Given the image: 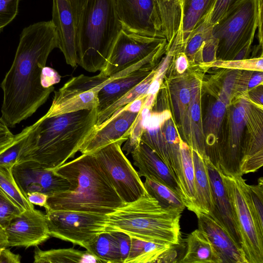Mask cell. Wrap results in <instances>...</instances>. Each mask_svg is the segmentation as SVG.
I'll list each match as a JSON object with an SVG mask.
<instances>
[{
    "label": "cell",
    "mask_w": 263,
    "mask_h": 263,
    "mask_svg": "<svg viewBox=\"0 0 263 263\" xmlns=\"http://www.w3.org/2000/svg\"><path fill=\"white\" fill-rule=\"evenodd\" d=\"M115 3L123 29L144 36L164 38L156 0H115Z\"/></svg>",
    "instance_id": "cell-12"
},
{
    "label": "cell",
    "mask_w": 263,
    "mask_h": 263,
    "mask_svg": "<svg viewBox=\"0 0 263 263\" xmlns=\"http://www.w3.org/2000/svg\"><path fill=\"white\" fill-rule=\"evenodd\" d=\"M109 77L99 74L72 77L54 91L51 105L46 114L56 115L97 108L99 86Z\"/></svg>",
    "instance_id": "cell-11"
},
{
    "label": "cell",
    "mask_w": 263,
    "mask_h": 263,
    "mask_svg": "<svg viewBox=\"0 0 263 263\" xmlns=\"http://www.w3.org/2000/svg\"><path fill=\"white\" fill-rule=\"evenodd\" d=\"M31 129V125L25 128L15 135L12 144L0 153V167L12 170L16 164L25 139Z\"/></svg>",
    "instance_id": "cell-35"
},
{
    "label": "cell",
    "mask_w": 263,
    "mask_h": 263,
    "mask_svg": "<svg viewBox=\"0 0 263 263\" xmlns=\"http://www.w3.org/2000/svg\"><path fill=\"white\" fill-rule=\"evenodd\" d=\"M14 179L25 196L28 193L39 192L48 197L69 189L70 184L53 170H49L33 161L16 163L11 170Z\"/></svg>",
    "instance_id": "cell-13"
},
{
    "label": "cell",
    "mask_w": 263,
    "mask_h": 263,
    "mask_svg": "<svg viewBox=\"0 0 263 263\" xmlns=\"http://www.w3.org/2000/svg\"><path fill=\"white\" fill-rule=\"evenodd\" d=\"M219 64L229 68L256 69L261 71L263 69V60L262 58L246 60H232L223 62L219 63Z\"/></svg>",
    "instance_id": "cell-39"
},
{
    "label": "cell",
    "mask_w": 263,
    "mask_h": 263,
    "mask_svg": "<svg viewBox=\"0 0 263 263\" xmlns=\"http://www.w3.org/2000/svg\"><path fill=\"white\" fill-rule=\"evenodd\" d=\"M21 258L19 254H14L10 249L4 248L0 255V263H20Z\"/></svg>",
    "instance_id": "cell-46"
},
{
    "label": "cell",
    "mask_w": 263,
    "mask_h": 263,
    "mask_svg": "<svg viewBox=\"0 0 263 263\" xmlns=\"http://www.w3.org/2000/svg\"><path fill=\"white\" fill-rule=\"evenodd\" d=\"M172 246L132 238L129 252L125 263L156 262L158 257Z\"/></svg>",
    "instance_id": "cell-27"
},
{
    "label": "cell",
    "mask_w": 263,
    "mask_h": 263,
    "mask_svg": "<svg viewBox=\"0 0 263 263\" xmlns=\"http://www.w3.org/2000/svg\"><path fill=\"white\" fill-rule=\"evenodd\" d=\"M131 155L134 165L139 169L137 173L140 177L148 178L165 185L181 197V190L176 178L153 149L141 141Z\"/></svg>",
    "instance_id": "cell-19"
},
{
    "label": "cell",
    "mask_w": 263,
    "mask_h": 263,
    "mask_svg": "<svg viewBox=\"0 0 263 263\" xmlns=\"http://www.w3.org/2000/svg\"><path fill=\"white\" fill-rule=\"evenodd\" d=\"M172 246L169 249L164 252L157 259L156 262H177L176 258L177 252L174 250V247Z\"/></svg>",
    "instance_id": "cell-47"
},
{
    "label": "cell",
    "mask_w": 263,
    "mask_h": 263,
    "mask_svg": "<svg viewBox=\"0 0 263 263\" xmlns=\"http://www.w3.org/2000/svg\"><path fill=\"white\" fill-rule=\"evenodd\" d=\"M161 81L155 79V78L151 83L148 89L147 95L156 96L158 92L160 87Z\"/></svg>",
    "instance_id": "cell-50"
},
{
    "label": "cell",
    "mask_w": 263,
    "mask_h": 263,
    "mask_svg": "<svg viewBox=\"0 0 263 263\" xmlns=\"http://www.w3.org/2000/svg\"><path fill=\"white\" fill-rule=\"evenodd\" d=\"M180 159L182 178V199L191 211L195 196V171L192 148L184 142L179 143Z\"/></svg>",
    "instance_id": "cell-26"
},
{
    "label": "cell",
    "mask_w": 263,
    "mask_h": 263,
    "mask_svg": "<svg viewBox=\"0 0 263 263\" xmlns=\"http://www.w3.org/2000/svg\"><path fill=\"white\" fill-rule=\"evenodd\" d=\"M139 112L130 110L127 105L118 110L108 119L95 127L81 146L82 154H91L120 140L126 141Z\"/></svg>",
    "instance_id": "cell-16"
},
{
    "label": "cell",
    "mask_w": 263,
    "mask_h": 263,
    "mask_svg": "<svg viewBox=\"0 0 263 263\" xmlns=\"http://www.w3.org/2000/svg\"><path fill=\"white\" fill-rule=\"evenodd\" d=\"M122 29L115 0H78V65L102 70Z\"/></svg>",
    "instance_id": "cell-4"
},
{
    "label": "cell",
    "mask_w": 263,
    "mask_h": 263,
    "mask_svg": "<svg viewBox=\"0 0 263 263\" xmlns=\"http://www.w3.org/2000/svg\"><path fill=\"white\" fill-rule=\"evenodd\" d=\"M58 47V34L51 21L23 29L12 65L1 84L2 118L9 127L31 117L54 91L53 86L43 87L40 78L49 54Z\"/></svg>",
    "instance_id": "cell-1"
},
{
    "label": "cell",
    "mask_w": 263,
    "mask_h": 263,
    "mask_svg": "<svg viewBox=\"0 0 263 263\" xmlns=\"http://www.w3.org/2000/svg\"><path fill=\"white\" fill-rule=\"evenodd\" d=\"M239 0H217L210 15L209 23L212 26L216 24L228 11Z\"/></svg>",
    "instance_id": "cell-38"
},
{
    "label": "cell",
    "mask_w": 263,
    "mask_h": 263,
    "mask_svg": "<svg viewBox=\"0 0 263 263\" xmlns=\"http://www.w3.org/2000/svg\"><path fill=\"white\" fill-rule=\"evenodd\" d=\"M195 178V196L191 211L210 214L212 209L211 185L204 158L192 149Z\"/></svg>",
    "instance_id": "cell-23"
},
{
    "label": "cell",
    "mask_w": 263,
    "mask_h": 263,
    "mask_svg": "<svg viewBox=\"0 0 263 263\" xmlns=\"http://www.w3.org/2000/svg\"><path fill=\"white\" fill-rule=\"evenodd\" d=\"M70 183L69 190L48 197L46 210L108 214L125 202L93 154H82L54 170Z\"/></svg>",
    "instance_id": "cell-3"
},
{
    "label": "cell",
    "mask_w": 263,
    "mask_h": 263,
    "mask_svg": "<svg viewBox=\"0 0 263 263\" xmlns=\"http://www.w3.org/2000/svg\"><path fill=\"white\" fill-rule=\"evenodd\" d=\"M97 108L70 113L46 114L31 125L17 163L33 161L55 170L73 158L95 128Z\"/></svg>",
    "instance_id": "cell-2"
},
{
    "label": "cell",
    "mask_w": 263,
    "mask_h": 263,
    "mask_svg": "<svg viewBox=\"0 0 263 263\" xmlns=\"http://www.w3.org/2000/svg\"><path fill=\"white\" fill-rule=\"evenodd\" d=\"M21 0H0V34L18 13Z\"/></svg>",
    "instance_id": "cell-37"
},
{
    "label": "cell",
    "mask_w": 263,
    "mask_h": 263,
    "mask_svg": "<svg viewBox=\"0 0 263 263\" xmlns=\"http://www.w3.org/2000/svg\"><path fill=\"white\" fill-rule=\"evenodd\" d=\"M33 258L34 263H102L90 252L71 248L42 250L36 246Z\"/></svg>",
    "instance_id": "cell-25"
},
{
    "label": "cell",
    "mask_w": 263,
    "mask_h": 263,
    "mask_svg": "<svg viewBox=\"0 0 263 263\" xmlns=\"http://www.w3.org/2000/svg\"><path fill=\"white\" fill-rule=\"evenodd\" d=\"M182 212L163 208L147 193L107 214V224L110 232L120 231L132 238L177 246L181 238Z\"/></svg>",
    "instance_id": "cell-5"
},
{
    "label": "cell",
    "mask_w": 263,
    "mask_h": 263,
    "mask_svg": "<svg viewBox=\"0 0 263 263\" xmlns=\"http://www.w3.org/2000/svg\"><path fill=\"white\" fill-rule=\"evenodd\" d=\"M143 184L146 192L163 208L181 212L186 208L181 196L166 185L148 178Z\"/></svg>",
    "instance_id": "cell-30"
},
{
    "label": "cell",
    "mask_w": 263,
    "mask_h": 263,
    "mask_svg": "<svg viewBox=\"0 0 263 263\" xmlns=\"http://www.w3.org/2000/svg\"><path fill=\"white\" fill-rule=\"evenodd\" d=\"M26 197L30 203L45 208L47 205L48 196L41 192H32L28 193Z\"/></svg>",
    "instance_id": "cell-45"
},
{
    "label": "cell",
    "mask_w": 263,
    "mask_h": 263,
    "mask_svg": "<svg viewBox=\"0 0 263 263\" xmlns=\"http://www.w3.org/2000/svg\"><path fill=\"white\" fill-rule=\"evenodd\" d=\"M8 242L5 228L0 224V247L7 248Z\"/></svg>",
    "instance_id": "cell-52"
},
{
    "label": "cell",
    "mask_w": 263,
    "mask_h": 263,
    "mask_svg": "<svg viewBox=\"0 0 263 263\" xmlns=\"http://www.w3.org/2000/svg\"><path fill=\"white\" fill-rule=\"evenodd\" d=\"M186 252L179 262L220 263L218 257L207 237L199 230L190 233Z\"/></svg>",
    "instance_id": "cell-24"
},
{
    "label": "cell",
    "mask_w": 263,
    "mask_h": 263,
    "mask_svg": "<svg viewBox=\"0 0 263 263\" xmlns=\"http://www.w3.org/2000/svg\"><path fill=\"white\" fill-rule=\"evenodd\" d=\"M15 135L10 130L4 121L0 118V153L9 147L13 142Z\"/></svg>",
    "instance_id": "cell-44"
},
{
    "label": "cell",
    "mask_w": 263,
    "mask_h": 263,
    "mask_svg": "<svg viewBox=\"0 0 263 263\" xmlns=\"http://www.w3.org/2000/svg\"><path fill=\"white\" fill-rule=\"evenodd\" d=\"M217 0H179L182 46L204 21L209 19Z\"/></svg>",
    "instance_id": "cell-22"
},
{
    "label": "cell",
    "mask_w": 263,
    "mask_h": 263,
    "mask_svg": "<svg viewBox=\"0 0 263 263\" xmlns=\"http://www.w3.org/2000/svg\"><path fill=\"white\" fill-rule=\"evenodd\" d=\"M263 75L261 71L256 72L249 79L247 84L248 89L253 88L262 83Z\"/></svg>",
    "instance_id": "cell-49"
},
{
    "label": "cell",
    "mask_w": 263,
    "mask_h": 263,
    "mask_svg": "<svg viewBox=\"0 0 263 263\" xmlns=\"http://www.w3.org/2000/svg\"><path fill=\"white\" fill-rule=\"evenodd\" d=\"M0 187L22 210L34 208L21 191L11 170L0 167Z\"/></svg>",
    "instance_id": "cell-33"
},
{
    "label": "cell",
    "mask_w": 263,
    "mask_h": 263,
    "mask_svg": "<svg viewBox=\"0 0 263 263\" xmlns=\"http://www.w3.org/2000/svg\"><path fill=\"white\" fill-rule=\"evenodd\" d=\"M23 211L0 187V224L5 228Z\"/></svg>",
    "instance_id": "cell-36"
},
{
    "label": "cell",
    "mask_w": 263,
    "mask_h": 263,
    "mask_svg": "<svg viewBox=\"0 0 263 263\" xmlns=\"http://www.w3.org/2000/svg\"><path fill=\"white\" fill-rule=\"evenodd\" d=\"M58 34V48L66 63L78 65L77 54L78 0H52V20Z\"/></svg>",
    "instance_id": "cell-14"
},
{
    "label": "cell",
    "mask_w": 263,
    "mask_h": 263,
    "mask_svg": "<svg viewBox=\"0 0 263 263\" xmlns=\"http://www.w3.org/2000/svg\"><path fill=\"white\" fill-rule=\"evenodd\" d=\"M250 98L254 101L257 103L260 104V105L262 104V98L263 95L262 90L257 91L254 90L251 92H250L249 93Z\"/></svg>",
    "instance_id": "cell-51"
},
{
    "label": "cell",
    "mask_w": 263,
    "mask_h": 263,
    "mask_svg": "<svg viewBox=\"0 0 263 263\" xmlns=\"http://www.w3.org/2000/svg\"><path fill=\"white\" fill-rule=\"evenodd\" d=\"M217 42L212 34L204 41L201 55L203 61L209 62L213 61L216 55Z\"/></svg>",
    "instance_id": "cell-43"
},
{
    "label": "cell",
    "mask_w": 263,
    "mask_h": 263,
    "mask_svg": "<svg viewBox=\"0 0 263 263\" xmlns=\"http://www.w3.org/2000/svg\"><path fill=\"white\" fill-rule=\"evenodd\" d=\"M4 248H1V247H0V255H1V252H2V250H3Z\"/></svg>",
    "instance_id": "cell-53"
},
{
    "label": "cell",
    "mask_w": 263,
    "mask_h": 263,
    "mask_svg": "<svg viewBox=\"0 0 263 263\" xmlns=\"http://www.w3.org/2000/svg\"><path fill=\"white\" fill-rule=\"evenodd\" d=\"M116 238L123 263H125L130 248L132 238L127 234L120 231L110 232Z\"/></svg>",
    "instance_id": "cell-40"
},
{
    "label": "cell",
    "mask_w": 263,
    "mask_h": 263,
    "mask_svg": "<svg viewBox=\"0 0 263 263\" xmlns=\"http://www.w3.org/2000/svg\"><path fill=\"white\" fill-rule=\"evenodd\" d=\"M228 105L218 98L210 106L202 122L203 135L207 136L210 135L218 136Z\"/></svg>",
    "instance_id": "cell-34"
},
{
    "label": "cell",
    "mask_w": 263,
    "mask_h": 263,
    "mask_svg": "<svg viewBox=\"0 0 263 263\" xmlns=\"http://www.w3.org/2000/svg\"><path fill=\"white\" fill-rule=\"evenodd\" d=\"M191 101L187 111L185 134L188 136L192 148L203 158H206V144L202 130L200 107V88L199 82L194 79L189 83Z\"/></svg>",
    "instance_id": "cell-21"
},
{
    "label": "cell",
    "mask_w": 263,
    "mask_h": 263,
    "mask_svg": "<svg viewBox=\"0 0 263 263\" xmlns=\"http://www.w3.org/2000/svg\"><path fill=\"white\" fill-rule=\"evenodd\" d=\"M176 69L178 73H182L187 69L188 61L186 55L184 53H181L176 61Z\"/></svg>",
    "instance_id": "cell-48"
},
{
    "label": "cell",
    "mask_w": 263,
    "mask_h": 263,
    "mask_svg": "<svg viewBox=\"0 0 263 263\" xmlns=\"http://www.w3.org/2000/svg\"><path fill=\"white\" fill-rule=\"evenodd\" d=\"M149 65L117 77L104 85L98 92V113L109 107L146 78L152 70L149 68Z\"/></svg>",
    "instance_id": "cell-20"
},
{
    "label": "cell",
    "mask_w": 263,
    "mask_h": 263,
    "mask_svg": "<svg viewBox=\"0 0 263 263\" xmlns=\"http://www.w3.org/2000/svg\"><path fill=\"white\" fill-rule=\"evenodd\" d=\"M196 215L198 229L207 237L220 263H247L242 250L217 222L209 214L199 213Z\"/></svg>",
    "instance_id": "cell-18"
},
{
    "label": "cell",
    "mask_w": 263,
    "mask_h": 263,
    "mask_svg": "<svg viewBox=\"0 0 263 263\" xmlns=\"http://www.w3.org/2000/svg\"><path fill=\"white\" fill-rule=\"evenodd\" d=\"M50 236L87 250L101 234L110 232L105 214L72 210H46Z\"/></svg>",
    "instance_id": "cell-7"
},
{
    "label": "cell",
    "mask_w": 263,
    "mask_h": 263,
    "mask_svg": "<svg viewBox=\"0 0 263 263\" xmlns=\"http://www.w3.org/2000/svg\"><path fill=\"white\" fill-rule=\"evenodd\" d=\"M262 0H239L213 26L217 42L216 54L233 58L252 44L258 28H262Z\"/></svg>",
    "instance_id": "cell-6"
},
{
    "label": "cell",
    "mask_w": 263,
    "mask_h": 263,
    "mask_svg": "<svg viewBox=\"0 0 263 263\" xmlns=\"http://www.w3.org/2000/svg\"><path fill=\"white\" fill-rule=\"evenodd\" d=\"M5 230L8 247H36L50 237L45 214L34 208L24 210Z\"/></svg>",
    "instance_id": "cell-15"
},
{
    "label": "cell",
    "mask_w": 263,
    "mask_h": 263,
    "mask_svg": "<svg viewBox=\"0 0 263 263\" xmlns=\"http://www.w3.org/2000/svg\"><path fill=\"white\" fill-rule=\"evenodd\" d=\"M240 181L258 235L263 239V178H259L255 185H248L242 176Z\"/></svg>",
    "instance_id": "cell-28"
},
{
    "label": "cell",
    "mask_w": 263,
    "mask_h": 263,
    "mask_svg": "<svg viewBox=\"0 0 263 263\" xmlns=\"http://www.w3.org/2000/svg\"><path fill=\"white\" fill-rule=\"evenodd\" d=\"M237 73H230L225 78L218 98L229 104L236 83Z\"/></svg>",
    "instance_id": "cell-41"
},
{
    "label": "cell",
    "mask_w": 263,
    "mask_h": 263,
    "mask_svg": "<svg viewBox=\"0 0 263 263\" xmlns=\"http://www.w3.org/2000/svg\"><path fill=\"white\" fill-rule=\"evenodd\" d=\"M156 70L153 69L142 81L117 100L106 109L98 113L96 126L108 119L119 109L134 101L137 99L147 95L150 85L154 80Z\"/></svg>",
    "instance_id": "cell-29"
},
{
    "label": "cell",
    "mask_w": 263,
    "mask_h": 263,
    "mask_svg": "<svg viewBox=\"0 0 263 263\" xmlns=\"http://www.w3.org/2000/svg\"><path fill=\"white\" fill-rule=\"evenodd\" d=\"M166 43L164 38L120 31L99 74L110 77L143 60Z\"/></svg>",
    "instance_id": "cell-9"
},
{
    "label": "cell",
    "mask_w": 263,
    "mask_h": 263,
    "mask_svg": "<svg viewBox=\"0 0 263 263\" xmlns=\"http://www.w3.org/2000/svg\"><path fill=\"white\" fill-rule=\"evenodd\" d=\"M204 159L210 180L212 198V209L209 215L227 232L236 245L241 249V240L238 224L221 173L208 158Z\"/></svg>",
    "instance_id": "cell-17"
},
{
    "label": "cell",
    "mask_w": 263,
    "mask_h": 263,
    "mask_svg": "<svg viewBox=\"0 0 263 263\" xmlns=\"http://www.w3.org/2000/svg\"><path fill=\"white\" fill-rule=\"evenodd\" d=\"M123 140L110 143L93 153L116 192L125 203L134 202L147 193L143 182L123 153Z\"/></svg>",
    "instance_id": "cell-8"
},
{
    "label": "cell",
    "mask_w": 263,
    "mask_h": 263,
    "mask_svg": "<svg viewBox=\"0 0 263 263\" xmlns=\"http://www.w3.org/2000/svg\"><path fill=\"white\" fill-rule=\"evenodd\" d=\"M221 173V172H220ZM221 177L233 208L241 240V249L247 263H263V239L254 219L241 187L240 177Z\"/></svg>",
    "instance_id": "cell-10"
},
{
    "label": "cell",
    "mask_w": 263,
    "mask_h": 263,
    "mask_svg": "<svg viewBox=\"0 0 263 263\" xmlns=\"http://www.w3.org/2000/svg\"><path fill=\"white\" fill-rule=\"evenodd\" d=\"M86 250L102 263H123L118 242L110 232L100 234Z\"/></svg>",
    "instance_id": "cell-31"
},
{
    "label": "cell",
    "mask_w": 263,
    "mask_h": 263,
    "mask_svg": "<svg viewBox=\"0 0 263 263\" xmlns=\"http://www.w3.org/2000/svg\"><path fill=\"white\" fill-rule=\"evenodd\" d=\"M171 90L176 118L185 133L187 111L191 97L189 82L184 80L178 81L172 85Z\"/></svg>",
    "instance_id": "cell-32"
},
{
    "label": "cell",
    "mask_w": 263,
    "mask_h": 263,
    "mask_svg": "<svg viewBox=\"0 0 263 263\" xmlns=\"http://www.w3.org/2000/svg\"><path fill=\"white\" fill-rule=\"evenodd\" d=\"M40 79L42 87L49 88L59 83L61 77L54 69L45 66L42 70Z\"/></svg>",
    "instance_id": "cell-42"
}]
</instances>
